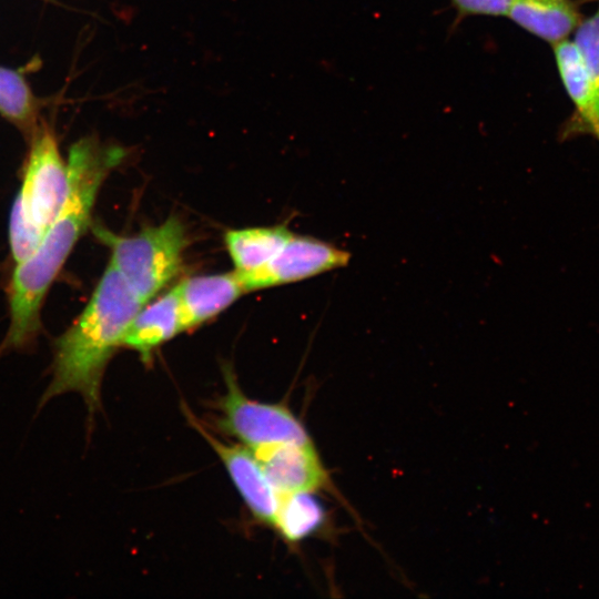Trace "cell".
Wrapping results in <instances>:
<instances>
[{"instance_id": "1", "label": "cell", "mask_w": 599, "mask_h": 599, "mask_svg": "<svg viewBox=\"0 0 599 599\" xmlns=\"http://www.w3.org/2000/svg\"><path fill=\"white\" fill-rule=\"evenodd\" d=\"M126 158V149L87 136L73 143L68 156L69 193L37 250L18 263L9 285L10 325L0 355L32 345L40 332L44 297L73 247L91 224L100 187Z\"/></svg>"}, {"instance_id": "2", "label": "cell", "mask_w": 599, "mask_h": 599, "mask_svg": "<svg viewBox=\"0 0 599 599\" xmlns=\"http://www.w3.org/2000/svg\"><path fill=\"white\" fill-rule=\"evenodd\" d=\"M144 305L109 263L87 306L54 342L52 379L40 405L67 392L82 395L92 415L100 406L103 374Z\"/></svg>"}, {"instance_id": "3", "label": "cell", "mask_w": 599, "mask_h": 599, "mask_svg": "<svg viewBox=\"0 0 599 599\" xmlns=\"http://www.w3.org/2000/svg\"><path fill=\"white\" fill-rule=\"evenodd\" d=\"M93 232L110 247V264L144 304L166 287L182 268L187 235L185 225L176 216L132 236H121L99 225Z\"/></svg>"}, {"instance_id": "4", "label": "cell", "mask_w": 599, "mask_h": 599, "mask_svg": "<svg viewBox=\"0 0 599 599\" xmlns=\"http://www.w3.org/2000/svg\"><path fill=\"white\" fill-rule=\"evenodd\" d=\"M226 393L217 403L219 428L252 451L281 444L313 443L301 420L283 404L248 398L233 370L224 368Z\"/></svg>"}, {"instance_id": "5", "label": "cell", "mask_w": 599, "mask_h": 599, "mask_svg": "<svg viewBox=\"0 0 599 599\" xmlns=\"http://www.w3.org/2000/svg\"><path fill=\"white\" fill-rule=\"evenodd\" d=\"M28 141L23 180L16 200L27 220L45 234L68 197V166L55 134L45 122Z\"/></svg>"}, {"instance_id": "6", "label": "cell", "mask_w": 599, "mask_h": 599, "mask_svg": "<svg viewBox=\"0 0 599 599\" xmlns=\"http://www.w3.org/2000/svg\"><path fill=\"white\" fill-rule=\"evenodd\" d=\"M351 254L321 240L294 235L281 251L262 267L238 273L246 293L302 281L321 273L344 267Z\"/></svg>"}, {"instance_id": "7", "label": "cell", "mask_w": 599, "mask_h": 599, "mask_svg": "<svg viewBox=\"0 0 599 599\" xmlns=\"http://www.w3.org/2000/svg\"><path fill=\"white\" fill-rule=\"evenodd\" d=\"M184 414L192 427L220 457L252 515L258 521L274 527L281 496L267 479L253 451L243 445L227 444L217 439L186 406Z\"/></svg>"}, {"instance_id": "8", "label": "cell", "mask_w": 599, "mask_h": 599, "mask_svg": "<svg viewBox=\"0 0 599 599\" xmlns=\"http://www.w3.org/2000/svg\"><path fill=\"white\" fill-rule=\"evenodd\" d=\"M253 454L280 496L329 487V476L313 443L281 444Z\"/></svg>"}, {"instance_id": "9", "label": "cell", "mask_w": 599, "mask_h": 599, "mask_svg": "<svg viewBox=\"0 0 599 599\" xmlns=\"http://www.w3.org/2000/svg\"><path fill=\"white\" fill-rule=\"evenodd\" d=\"M175 290L184 331L213 318L246 293L236 271L192 276Z\"/></svg>"}, {"instance_id": "10", "label": "cell", "mask_w": 599, "mask_h": 599, "mask_svg": "<svg viewBox=\"0 0 599 599\" xmlns=\"http://www.w3.org/2000/svg\"><path fill=\"white\" fill-rule=\"evenodd\" d=\"M179 298L175 286L154 300L144 304L131 321L122 347L140 354L149 361L152 353L163 343L183 332Z\"/></svg>"}, {"instance_id": "11", "label": "cell", "mask_w": 599, "mask_h": 599, "mask_svg": "<svg viewBox=\"0 0 599 599\" xmlns=\"http://www.w3.org/2000/svg\"><path fill=\"white\" fill-rule=\"evenodd\" d=\"M507 16L552 45L567 40L582 21L572 0H514Z\"/></svg>"}, {"instance_id": "12", "label": "cell", "mask_w": 599, "mask_h": 599, "mask_svg": "<svg viewBox=\"0 0 599 599\" xmlns=\"http://www.w3.org/2000/svg\"><path fill=\"white\" fill-rule=\"evenodd\" d=\"M552 49L560 79L576 108L577 129L599 141V108L578 48L567 39Z\"/></svg>"}, {"instance_id": "13", "label": "cell", "mask_w": 599, "mask_h": 599, "mask_svg": "<svg viewBox=\"0 0 599 599\" xmlns=\"http://www.w3.org/2000/svg\"><path fill=\"white\" fill-rule=\"evenodd\" d=\"M292 234L284 225L247 227L227 231L224 242L235 271L247 273L268 263Z\"/></svg>"}, {"instance_id": "14", "label": "cell", "mask_w": 599, "mask_h": 599, "mask_svg": "<svg viewBox=\"0 0 599 599\" xmlns=\"http://www.w3.org/2000/svg\"><path fill=\"white\" fill-rule=\"evenodd\" d=\"M42 102L18 70L0 65V115L29 140L41 124Z\"/></svg>"}, {"instance_id": "15", "label": "cell", "mask_w": 599, "mask_h": 599, "mask_svg": "<svg viewBox=\"0 0 599 599\" xmlns=\"http://www.w3.org/2000/svg\"><path fill=\"white\" fill-rule=\"evenodd\" d=\"M313 493L282 495L274 527L290 542H297L315 534L324 525L326 515Z\"/></svg>"}, {"instance_id": "16", "label": "cell", "mask_w": 599, "mask_h": 599, "mask_svg": "<svg viewBox=\"0 0 599 599\" xmlns=\"http://www.w3.org/2000/svg\"><path fill=\"white\" fill-rule=\"evenodd\" d=\"M578 48L599 108V7L575 31Z\"/></svg>"}, {"instance_id": "17", "label": "cell", "mask_w": 599, "mask_h": 599, "mask_svg": "<svg viewBox=\"0 0 599 599\" xmlns=\"http://www.w3.org/2000/svg\"><path fill=\"white\" fill-rule=\"evenodd\" d=\"M44 234L34 226L14 200L9 223V242L11 255L16 264L27 260L39 246Z\"/></svg>"}, {"instance_id": "18", "label": "cell", "mask_w": 599, "mask_h": 599, "mask_svg": "<svg viewBox=\"0 0 599 599\" xmlns=\"http://www.w3.org/2000/svg\"><path fill=\"white\" fill-rule=\"evenodd\" d=\"M514 0H451L461 14L507 16Z\"/></svg>"}]
</instances>
